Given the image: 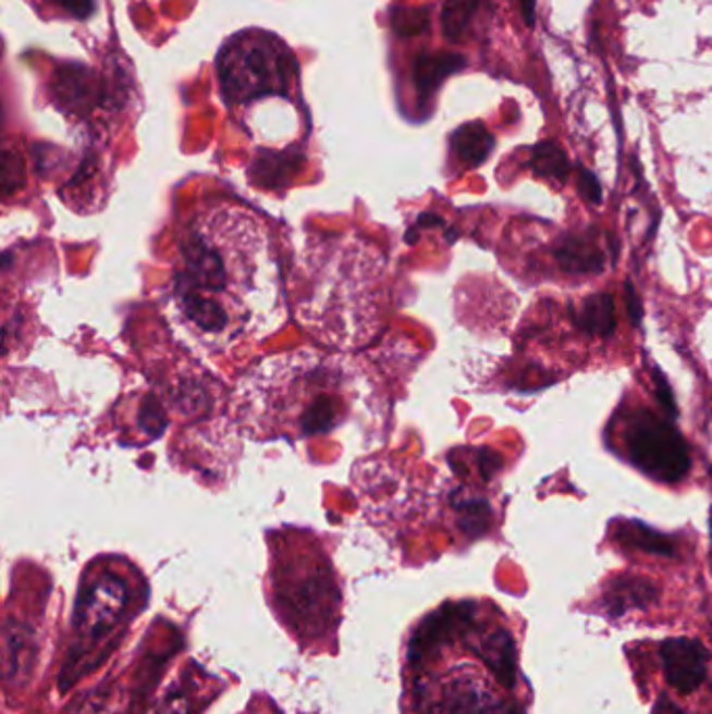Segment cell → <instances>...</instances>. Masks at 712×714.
<instances>
[{
  "label": "cell",
  "instance_id": "d6986e66",
  "mask_svg": "<svg viewBox=\"0 0 712 714\" xmlns=\"http://www.w3.org/2000/svg\"><path fill=\"white\" fill-rule=\"evenodd\" d=\"M529 168L533 170L535 176L554 180L560 184H564L573 172L568 155L564 153V149L554 140H543V143L535 145L531 159H529Z\"/></svg>",
  "mask_w": 712,
  "mask_h": 714
},
{
  "label": "cell",
  "instance_id": "d4e9b609",
  "mask_svg": "<svg viewBox=\"0 0 712 714\" xmlns=\"http://www.w3.org/2000/svg\"><path fill=\"white\" fill-rule=\"evenodd\" d=\"M51 2L59 4L77 20H86L95 11V0H51Z\"/></svg>",
  "mask_w": 712,
  "mask_h": 714
},
{
  "label": "cell",
  "instance_id": "8992f818",
  "mask_svg": "<svg viewBox=\"0 0 712 714\" xmlns=\"http://www.w3.org/2000/svg\"><path fill=\"white\" fill-rule=\"evenodd\" d=\"M286 59H291L289 52L280 47H268V38L266 42L251 40L249 45H241V38L234 40V47H226L220 57L224 95L229 99L247 101L266 93H282Z\"/></svg>",
  "mask_w": 712,
  "mask_h": 714
},
{
  "label": "cell",
  "instance_id": "e0dca14e",
  "mask_svg": "<svg viewBox=\"0 0 712 714\" xmlns=\"http://www.w3.org/2000/svg\"><path fill=\"white\" fill-rule=\"evenodd\" d=\"M570 313H573L575 327H579L581 331L591 336L609 338L616 331L614 297L606 291L589 295L577 309L570 307Z\"/></svg>",
  "mask_w": 712,
  "mask_h": 714
},
{
  "label": "cell",
  "instance_id": "9a60e30c",
  "mask_svg": "<svg viewBox=\"0 0 712 714\" xmlns=\"http://www.w3.org/2000/svg\"><path fill=\"white\" fill-rule=\"evenodd\" d=\"M614 541L627 550H637L643 554H654L662 558H677L679 547L677 539L673 536L661 533L639 520H623L614 527Z\"/></svg>",
  "mask_w": 712,
  "mask_h": 714
},
{
  "label": "cell",
  "instance_id": "484cf974",
  "mask_svg": "<svg viewBox=\"0 0 712 714\" xmlns=\"http://www.w3.org/2000/svg\"><path fill=\"white\" fill-rule=\"evenodd\" d=\"M154 714H191L188 700L184 695H170L157 706Z\"/></svg>",
  "mask_w": 712,
  "mask_h": 714
},
{
  "label": "cell",
  "instance_id": "2e32d148",
  "mask_svg": "<svg viewBox=\"0 0 712 714\" xmlns=\"http://www.w3.org/2000/svg\"><path fill=\"white\" fill-rule=\"evenodd\" d=\"M466 67L459 52H422L414 63V84L422 97H431L441 82Z\"/></svg>",
  "mask_w": 712,
  "mask_h": 714
},
{
  "label": "cell",
  "instance_id": "f1b7e54d",
  "mask_svg": "<svg viewBox=\"0 0 712 714\" xmlns=\"http://www.w3.org/2000/svg\"><path fill=\"white\" fill-rule=\"evenodd\" d=\"M711 570H712V510H711Z\"/></svg>",
  "mask_w": 712,
  "mask_h": 714
},
{
  "label": "cell",
  "instance_id": "ba28073f",
  "mask_svg": "<svg viewBox=\"0 0 712 714\" xmlns=\"http://www.w3.org/2000/svg\"><path fill=\"white\" fill-rule=\"evenodd\" d=\"M664 679L682 695H689L700 688L709 673L711 652L700 639L668 638L659 648Z\"/></svg>",
  "mask_w": 712,
  "mask_h": 714
},
{
  "label": "cell",
  "instance_id": "277c9868",
  "mask_svg": "<svg viewBox=\"0 0 712 714\" xmlns=\"http://www.w3.org/2000/svg\"><path fill=\"white\" fill-rule=\"evenodd\" d=\"M127 604L130 587L120 573L105 566L88 575L86 583L79 589L74 608V648L72 661L65 664V668H74V664L84 663V656L95 652L99 643L118 629L126 614Z\"/></svg>",
  "mask_w": 712,
  "mask_h": 714
},
{
  "label": "cell",
  "instance_id": "44dd1931",
  "mask_svg": "<svg viewBox=\"0 0 712 714\" xmlns=\"http://www.w3.org/2000/svg\"><path fill=\"white\" fill-rule=\"evenodd\" d=\"M462 529L470 537H481L491 525V506L484 500H468L458 506Z\"/></svg>",
  "mask_w": 712,
  "mask_h": 714
},
{
  "label": "cell",
  "instance_id": "83f0119b",
  "mask_svg": "<svg viewBox=\"0 0 712 714\" xmlns=\"http://www.w3.org/2000/svg\"><path fill=\"white\" fill-rule=\"evenodd\" d=\"M535 2L537 0H520V13H523L525 24L529 27L535 26Z\"/></svg>",
  "mask_w": 712,
  "mask_h": 714
},
{
  "label": "cell",
  "instance_id": "5b68a950",
  "mask_svg": "<svg viewBox=\"0 0 712 714\" xmlns=\"http://www.w3.org/2000/svg\"><path fill=\"white\" fill-rule=\"evenodd\" d=\"M623 443L629 461L650 479L679 483L691 468L684 434L650 409H636L627 416Z\"/></svg>",
  "mask_w": 712,
  "mask_h": 714
},
{
  "label": "cell",
  "instance_id": "ac0fdd59",
  "mask_svg": "<svg viewBox=\"0 0 712 714\" xmlns=\"http://www.w3.org/2000/svg\"><path fill=\"white\" fill-rule=\"evenodd\" d=\"M493 147H495V138L491 136V132L484 128L481 122L464 124L452 136L454 153L458 155L459 161H464L470 168L481 165L493 151Z\"/></svg>",
  "mask_w": 712,
  "mask_h": 714
},
{
  "label": "cell",
  "instance_id": "ffe728a7",
  "mask_svg": "<svg viewBox=\"0 0 712 714\" xmlns=\"http://www.w3.org/2000/svg\"><path fill=\"white\" fill-rule=\"evenodd\" d=\"M479 0H447L441 13V26L447 40L459 42L466 38V32L472 24Z\"/></svg>",
  "mask_w": 712,
  "mask_h": 714
},
{
  "label": "cell",
  "instance_id": "7402d4cb",
  "mask_svg": "<svg viewBox=\"0 0 712 714\" xmlns=\"http://www.w3.org/2000/svg\"><path fill=\"white\" fill-rule=\"evenodd\" d=\"M652 383H654L656 399H659L661 408L666 411V416H668L671 420H675V418L679 416L677 402H675V395H673V389H671V384H668V381L664 379V374H662L659 368H654V372H652Z\"/></svg>",
  "mask_w": 712,
  "mask_h": 714
},
{
  "label": "cell",
  "instance_id": "52a82bcc",
  "mask_svg": "<svg viewBox=\"0 0 712 714\" xmlns=\"http://www.w3.org/2000/svg\"><path fill=\"white\" fill-rule=\"evenodd\" d=\"M477 614H479V604L472 600L450 602L443 604L433 614H429L412 636L409 652H407L409 661L418 663L434 650H439L441 645L470 636V631L477 625Z\"/></svg>",
  "mask_w": 712,
  "mask_h": 714
},
{
  "label": "cell",
  "instance_id": "8fae6325",
  "mask_svg": "<svg viewBox=\"0 0 712 714\" xmlns=\"http://www.w3.org/2000/svg\"><path fill=\"white\" fill-rule=\"evenodd\" d=\"M661 600V587L648 577L618 575L604 586L600 606L609 618H621L631 611H646Z\"/></svg>",
  "mask_w": 712,
  "mask_h": 714
},
{
  "label": "cell",
  "instance_id": "9c48e42d",
  "mask_svg": "<svg viewBox=\"0 0 712 714\" xmlns=\"http://www.w3.org/2000/svg\"><path fill=\"white\" fill-rule=\"evenodd\" d=\"M427 714H525L523 709L508 700L493 698L487 689L470 679L456 677L447 681L439 698L427 709Z\"/></svg>",
  "mask_w": 712,
  "mask_h": 714
},
{
  "label": "cell",
  "instance_id": "6da1fadb",
  "mask_svg": "<svg viewBox=\"0 0 712 714\" xmlns=\"http://www.w3.org/2000/svg\"><path fill=\"white\" fill-rule=\"evenodd\" d=\"M284 279L266 222L241 205H205L180 232L168 284V316L180 336L226 354L279 329Z\"/></svg>",
  "mask_w": 712,
  "mask_h": 714
},
{
  "label": "cell",
  "instance_id": "30bf717a",
  "mask_svg": "<svg viewBox=\"0 0 712 714\" xmlns=\"http://www.w3.org/2000/svg\"><path fill=\"white\" fill-rule=\"evenodd\" d=\"M54 102L70 113H88L99 104H109L113 95L101 77L84 65H65L52 77Z\"/></svg>",
  "mask_w": 712,
  "mask_h": 714
},
{
  "label": "cell",
  "instance_id": "4fadbf2b",
  "mask_svg": "<svg viewBox=\"0 0 712 714\" xmlns=\"http://www.w3.org/2000/svg\"><path fill=\"white\" fill-rule=\"evenodd\" d=\"M36 663V641L32 629L17 623L7 620L2 629V666L4 679L9 684H24Z\"/></svg>",
  "mask_w": 712,
  "mask_h": 714
},
{
  "label": "cell",
  "instance_id": "5bb4252c",
  "mask_svg": "<svg viewBox=\"0 0 712 714\" xmlns=\"http://www.w3.org/2000/svg\"><path fill=\"white\" fill-rule=\"evenodd\" d=\"M554 259L566 274H600L606 266L604 254L587 234H566L554 247Z\"/></svg>",
  "mask_w": 712,
  "mask_h": 714
},
{
  "label": "cell",
  "instance_id": "7c38bea8",
  "mask_svg": "<svg viewBox=\"0 0 712 714\" xmlns=\"http://www.w3.org/2000/svg\"><path fill=\"white\" fill-rule=\"evenodd\" d=\"M472 652L483 661L489 673L498 679L502 688H516L518 677V652L516 641L508 629H493L470 641Z\"/></svg>",
  "mask_w": 712,
  "mask_h": 714
},
{
  "label": "cell",
  "instance_id": "7a4b0ae2",
  "mask_svg": "<svg viewBox=\"0 0 712 714\" xmlns=\"http://www.w3.org/2000/svg\"><path fill=\"white\" fill-rule=\"evenodd\" d=\"M297 320L339 352L366 345L381 329L386 306V261L354 234L309 241L291 274Z\"/></svg>",
  "mask_w": 712,
  "mask_h": 714
},
{
  "label": "cell",
  "instance_id": "3957f363",
  "mask_svg": "<svg viewBox=\"0 0 712 714\" xmlns=\"http://www.w3.org/2000/svg\"><path fill=\"white\" fill-rule=\"evenodd\" d=\"M234 408L255 439L329 433L352 411V374L339 357L314 349L266 357L236 383Z\"/></svg>",
  "mask_w": 712,
  "mask_h": 714
},
{
  "label": "cell",
  "instance_id": "cb8c5ba5",
  "mask_svg": "<svg viewBox=\"0 0 712 714\" xmlns=\"http://www.w3.org/2000/svg\"><path fill=\"white\" fill-rule=\"evenodd\" d=\"M625 301H627L629 320H631V324L637 329L641 324V318H643V307H641V299H639L634 284L629 281L625 282Z\"/></svg>",
  "mask_w": 712,
  "mask_h": 714
},
{
  "label": "cell",
  "instance_id": "4316f807",
  "mask_svg": "<svg viewBox=\"0 0 712 714\" xmlns=\"http://www.w3.org/2000/svg\"><path fill=\"white\" fill-rule=\"evenodd\" d=\"M652 714H686L684 713V709L677 704V702H673L668 695H661L659 700H656V704H654V709H652Z\"/></svg>",
  "mask_w": 712,
  "mask_h": 714
},
{
  "label": "cell",
  "instance_id": "603a6c76",
  "mask_svg": "<svg viewBox=\"0 0 712 714\" xmlns=\"http://www.w3.org/2000/svg\"><path fill=\"white\" fill-rule=\"evenodd\" d=\"M577 170H579V176H577V186H579V193H581V197H584V199L589 201L591 205L602 204V199H604V193H602V184H600L598 176H596L593 172H589V170L584 168V165H579Z\"/></svg>",
  "mask_w": 712,
  "mask_h": 714
}]
</instances>
